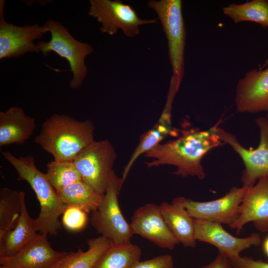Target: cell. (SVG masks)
<instances>
[{
	"label": "cell",
	"instance_id": "obj_15",
	"mask_svg": "<svg viewBox=\"0 0 268 268\" xmlns=\"http://www.w3.org/2000/svg\"><path fill=\"white\" fill-rule=\"evenodd\" d=\"M251 222L260 231H268V177L259 179L247 189L240 206L239 216L229 227L239 234L245 224Z\"/></svg>",
	"mask_w": 268,
	"mask_h": 268
},
{
	"label": "cell",
	"instance_id": "obj_19",
	"mask_svg": "<svg viewBox=\"0 0 268 268\" xmlns=\"http://www.w3.org/2000/svg\"><path fill=\"white\" fill-rule=\"evenodd\" d=\"M162 216L171 233L185 247L196 245L194 219L181 204L163 202L159 205Z\"/></svg>",
	"mask_w": 268,
	"mask_h": 268
},
{
	"label": "cell",
	"instance_id": "obj_18",
	"mask_svg": "<svg viewBox=\"0 0 268 268\" xmlns=\"http://www.w3.org/2000/svg\"><path fill=\"white\" fill-rule=\"evenodd\" d=\"M173 100L167 98L164 108L156 123L144 134L125 165L122 178L125 181L133 165L138 157L159 144L167 136L177 134L172 126L171 110Z\"/></svg>",
	"mask_w": 268,
	"mask_h": 268
},
{
	"label": "cell",
	"instance_id": "obj_7",
	"mask_svg": "<svg viewBox=\"0 0 268 268\" xmlns=\"http://www.w3.org/2000/svg\"><path fill=\"white\" fill-rule=\"evenodd\" d=\"M117 158L115 149L108 139L94 140L73 161L82 179L95 192L104 196Z\"/></svg>",
	"mask_w": 268,
	"mask_h": 268
},
{
	"label": "cell",
	"instance_id": "obj_33",
	"mask_svg": "<svg viewBox=\"0 0 268 268\" xmlns=\"http://www.w3.org/2000/svg\"><path fill=\"white\" fill-rule=\"evenodd\" d=\"M267 117L268 119V114L267 115Z\"/></svg>",
	"mask_w": 268,
	"mask_h": 268
},
{
	"label": "cell",
	"instance_id": "obj_5",
	"mask_svg": "<svg viewBox=\"0 0 268 268\" xmlns=\"http://www.w3.org/2000/svg\"><path fill=\"white\" fill-rule=\"evenodd\" d=\"M148 6L154 10L167 40L168 54L173 75L179 90L184 74L186 29L180 0H152Z\"/></svg>",
	"mask_w": 268,
	"mask_h": 268
},
{
	"label": "cell",
	"instance_id": "obj_3",
	"mask_svg": "<svg viewBox=\"0 0 268 268\" xmlns=\"http://www.w3.org/2000/svg\"><path fill=\"white\" fill-rule=\"evenodd\" d=\"M1 152L16 170L18 180L26 181L36 194L40 206L39 214L34 219L36 231L41 234L57 235L61 228L59 218L66 207L46 174L36 167L34 157L31 155L17 157L9 151Z\"/></svg>",
	"mask_w": 268,
	"mask_h": 268
},
{
	"label": "cell",
	"instance_id": "obj_13",
	"mask_svg": "<svg viewBox=\"0 0 268 268\" xmlns=\"http://www.w3.org/2000/svg\"><path fill=\"white\" fill-rule=\"evenodd\" d=\"M130 224L134 234L160 248L171 250L179 243L169 230L159 205L148 203L138 207L134 212Z\"/></svg>",
	"mask_w": 268,
	"mask_h": 268
},
{
	"label": "cell",
	"instance_id": "obj_11",
	"mask_svg": "<svg viewBox=\"0 0 268 268\" xmlns=\"http://www.w3.org/2000/svg\"><path fill=\"white\" fill-rule=\"evenodd\" d=\"M4 1L0 2V59L16 58L27 53H39L34 41L49 32L44 24L17 26L6 22Z\"/></svg>",
	"mask_w": 268,
	"mask_h": 268
},
{
	"label": "cell",
	"instance_id": "obj_25",
	"mask_svg": "<svg viewBox=\"0 0 268 268\" xmlns=\"http://www.w3.org/2000/svg\"><path fill=\"white\" fill-rule=\"evenodd\" d=\"M25 194L4 187L0 190V237L16 225Z\"/></svg>",
	"mask_w": 268,
	"mask_h": 268
},
{
	"label": "cell",
	"instance_id": "obj_14",
	"mask_svg": "<svg viewBox=\"0 0 268 268\" xmlns=\"http://www.w3.org/2000/svg\"><path fill=\"white\" fill-rule=\"evenodd\" d=\"M235 104L239 113L268 112V67L253 69L239 80Z\"/></svg>",
	"mask_w": 268,
	"mask_h": 268
},
{
	"label": "cell",
	"instance_id": "obj_6",
	"mask_svg": "<svg viewBox=\"0 0 268 268\" xmlns=\"http://www.w3.org/2000/svg\"><path fill=\"white\" fill-rule=\"evenodd\" d=\"M124 182L114 170L112 172L106 193L97 208L92 212L90 219L97 232L115 244L130 242L134 235L118 201V194Z\"/></svg>",
	"mask_w": 268,
	"mask_h": 268
},
{
	"label": "cell",
	"instance_id": "obj_27",
	"mask_svg": "<svg viewBox=\"0 0 268 268\" xmlns=\"http://www.w3.org/2000/svg\"><path fill=\"white\" fill-rule=\"evenodd\" d=\"M86 213L78 207L68 206L63 213L62 224L68 230H81L85 227L87 222Z\"/></svg>",
	"mask_w": 268,
	"mask_h": 268
},
{
	"label": "cell",
	"instance_id": "obj_17",
	"mask_svg": "<svg viewBox=\"0 0 268 268\" xmlns=\"http://www.w3.org/2000/svg\"><path fill=\"white\" fill-rule=\"evenodd\" d=\"M36 128L34 118L19 107L12 106L0 112V147L21 144L33 134Z\"/></svg>",
	"mask_w": 268,
	"mask_h": 268
},
{
	"label": "cell",
	"instance_id": "obj_30",
	"mask_svg": "<svg viewBox=\"0 0 268 268\" xmlns=\"http://www.w3.org/2000/svg\"><path fill=\"white\" fill-rule=\"evenodd\" d=\"M200 268H233V267L230 259L218 253L213 261Z\"/></svg>",
	"mask_w": 268,
	"mask_h": 268
},
{
	"label": "cell",
	"instance_id": "obj_20",
	"mask_svg": "<svg viewBox=\"0 0 268 268\" xmlns=\"http://www.w3.org/2000/svg\"><path fill=\"white\" fill-rule=\"evenodd\" d=\"M37 232L24 199L16 225L0 237V257L10 256L18 252L35 239Z\"/></svg>",
	"mask_w": 268,
	"mask_h": 268
},
{
	"label": "cell",
	"instance_id": "obj_9",
	"mask_svg": "<svg viewBox=\"0 0 268 268\" xmlns=\"http://www.w3.org/2000/svg\"><path fill=\"white\" fill-rule=\"evenodd\" d=\"M256 123L260 131V140L258 146L253 149L243 147L233 134L218 126L217 133L225 144H229L243 160L245 168L242 171L241 181L243 186L250 188L257 180L268 177V119L260 117Z\"/></svg>",
	"mask_w": 268,
	"mask_h": 268
},
{
	"label": "cell",
	"instance_id": "obj_28",
	"mask_svg": "<svg viewBox=\"0 0 268 268\" xmlns=\"http://www.w3.org/2000/svg\"><path fill=\"white\" fill-rule=\"evenodd\" d=\"M133 268H175L173 257L169 254L138 262Z\"/></svg>",
	"mask_w": 268,
	"mask_h": 268
},
{
	"label": "cell",
	"instance_id": "obj_23",
	"mask_svg": "<svg viewBox=\"0 0 268 268\" xmlns=\"http://www.w3.org/2000/svg\"><path fill=\"white\" fill-rule=\"evenodd\" d=\"M141 255L139 247L131 241L111 243L93 268H133L140 261Z\"/></svg>",
	"mask_w": 268,
	"mask_h": 268
},
{
	"label": "cell",
	"instance_id": "obj_22",
	"mask_svg": "<svg viewBox=\"0 0 268 268\" xmlns=\"http://www.w3.org/2000/svg\"><path fill=\"white\" fill-rule=\"evenodd\" d=\"M111 243L102 236L88 239L87 250L79 248L76 252L67 253L52 268H93Z\"/></svg>",
	"mask_w": 268,
	"mask_h": 268
},
{
	"label": "cell",
	"instance_id": "obj_29",
	"mask_svg": "<svg viewBox=\"0 0 268 268\" xmlns=\"http://www.w3.org/2000/svg\"><path fill=\"white\" fill-rule=\"evenodd\" d=\"M230 260L233 268H268V263L247 256H239Z\"/></svg>",
	"mask_w": 268,
	"mask_h": 268
},
{
	"label": "cell",
	"instance_id": "obj_10",
	"mask_svg": "<svg viewBox=\"0 0 268 268\" xmlns=\"http://www.w3.org/2000/svg\"><path fill=\"white\" fill-rule=\"evenodd\" d=\"M248 188L233 187L222 197L208 201H197L184 197H177L172 201L182 204L195 219L227 224L238 218L240 206Z\"/></svg>",
	"mask_w": 268,
	"mask_h": 268
},
{
	"label": "cell",
	"instance_id": "obj_24",
	"mask_svg": "<svg viewBox=\"0 0 268 268\" xmlns=\"http://www.w3.org/2000/svg\"><path fill=\"white\" fill-rule=\"evenodd\" d=\"M222 10L235 23L249 21L268 28V0H252L241 4L232 3Z\"/></svg>",
	"mask_w": 268,
	"mask_h": 268
},
{
	"label": "cell",
	"instance_id": "obj_2",
	"mask_svg": "<svg viewBox=\"0 0 268 268\" xmlns=\"http://www.w3.org/2000/svg\"><path fill=\"white\" fill-rule=\"evenodd\" d=\"M95 127L90 120L78 121L54 114L42 125L35 141L57 161H73L94 140Z\"/></svg>",
	"mask_w": 268,
	"mask_h": 268
},
{
	"label": "cell",
	"instance_id": "obj_1",
	"mask_svg": "<svg viewBox=\"0 0 268 268\" xmlns=\"http://www.w3.org/2000/svg\"><path fill=\"white\" fill-rule=\"evenodd\" d=\"M219 124L207 130L183 131L177 139L159 143L144 154L151 159L146 163L147 167L173 165L176 168L173 173L176 175L194 176L202 180L205 177L201 165L203 156L212 148L225 144L217 133Z\"/></svg>",
	"mask_w": 268,
	"mask_h": 268
},
{
	"label": "cell",
	"instance_id": "obj_31",
	"mask_svg": "<svg viewBox=\"0 0 268 268\" xmlns=\"http://www.w3.org/2000/svg\"><path fill=\"white\" fill-rule=\"evenodd\" d=\"M262 248L264 253L268 259V236L263 241Z\"/></svg>",
	"mask_w": 268,
	"mask_h": 268
},
{
	"label": "cell",
	"instance_id": "obj_21",
	"mask_svg": "<svg viewBox=\"0 0 268 268\" xmlns=\"http://www.w3.org/2000/svg\"><path fill=\"white\" fill-rule=\"evenodd\" d=\"M56 192L60 201L66 208L76 207L87 213L92 212L97 208L104 196L95 192L83 179Z\"/></svg>",
	"mask_w": 268,
	"mask_h": 268
},
{
	"label": "cell",
	"instance_id": "obj_26",
	"mask_svg": "<svg viewBox=\"0 0 268 268\" xmlns=\"http://www.w3.org/2000/svg\"><path fill=\"white\" fill-rule=\"evenodd\" d=\"M45 174L56 191L82 179L73 161H50Z\"/></svg>",
	"mask_w": 268,
	"mask_h": 268
},
{
	"label": "cell",
	"instance_id": "obj_32",
	"mask_svg": "<svg viewBox=\"0 0 268 268\" xmlns=\"http://www.w3.org/2000/svg\"><path fill=\"white\" fill-rule=\"evenodd\" d=\"M268 66V58L266 60L264 64L261 67L260 69H263Z\"/></svg>",
	"mask_w": 268,
	"mask_h": 268
},
{
	"label": "cell",
	"instance_id": "obj_12",
	"mask_svg": "<svg viewBox=\"0 0 268 268\" xmlns=\"http://www.w3.org/2000/svg\"><path fill=\"white\" fill-rule=\"evenodd\" d=\"M194 222L196 240L215 246L218 253L229 259L240 256L242 251L252 246H258L262 242L260 235L257 233L247 237L239 238L228 233L220 223L195 219Z\"/></svg>",
	"mask_w": 268,
	"mask_h": 268
},
{
	"label": "cell",
	"instance_id": "obj_16",
	"mask_svg": "<svg viewBox=\"0 0 268 268\" xmlns=\"http://www.w3.org/2000/svg\"><path fill=\"white\" fill-rule=\"evenodd\" d=\"M46 234H38L29 244L17 253L0 257V268H52L67 252L55 250Z\"/></svg>",
	"mask_w": 268,
	"mask_h": 268
},
{
	"label": "cell",
	"instance_id": "obj_4",
	"mask_svg": "<svg viewBox=\"0 0 268 268\" xmlns=\"http://www.w3.org/2000/svg\"><path fill=\"white\" fill-rule=\"evenodd\" d=\"M50 32L49 41H40L36 43L39 52L46 56L54 52L68 63L72 73L69 87L72 89L80 87L87 74L85 58L94 51L88 43L75 39L68 29L59 21L50 19L45 24Z\"/></svg>",
	"mask_w": 268,
	"mask_h": 268
},
{
	"label": "cell",
	"instance_id": "obj_8",
	"mask_svg": "<svg viewBox=\"0 0 268 268\" xmlns=\"http://www.w3.org/2000/svg\"><path fill=\"white\" fill-rule=\"evenodd\" d=\"M89 4L88 15L100 24L101 32L110 35L121 30L132 38L139 34L141 25L155 23L158 20L141 19L130 5L120 0H90Z\"/></svg>",
	"mask_w": 268,
	"mask_h": 268
}]
</instances>
